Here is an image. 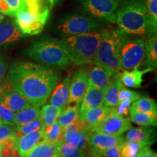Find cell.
<instances>
[{"label":"cell","mask_w":157,"mask_h":157,"mask_svg":"<svg viewBox=\"0 0 157 157\" xmlns=\"http://www.w3.org/2000/svg\"><path fill=\"white\" fill-rule=\"evenodd\" d=\"M154 68L148 67L144 70H139L138 68H133L132 71L124 70L121 73L119 72V78L121 84L130 88H139L143 82V76L144 74L151 71Z\"/></svg>","instance_id":"22"},{"label":"cell","mask_w":157,"mask_h":157,"mask_svg":"<svg viewBox=\"0 0 157 157\" xmlns=\"http://www.w3.org/2000/svg\"><path fill=\"white\" fill-rule=\"evenodd\" d=\"M43 139V128L39 130L25 133L21 136L17 137L16 149L19 153L20 156H25L29 151L36 146Z\"/></svg>","instance_id":"18"},{"label":"cell","mask_w":157,"mask_h":157,"mask_svg":"<svg viewBox=\"0 0 157 157\" xmlns=\"http://www.w3.org/2000/svg\"><path fill=\"white\" fill-rule=\"evenodd\" d=\"M0 102L15 113L32 105L26 98L12 89L7 81L0 87Z\"/></svg>","instance_id":"14"},{"label":"cell","mask_w":157,"mask_h":157,"mask_svg":"<svg viewBox=\"0 0 157 157\" xmlns=\"http://www.w3.org/2000/svg\"><path fill=\"white\" fill-rule=\"evenodd\" d=\"M124 138L103 133L93 132L90 134L88 143V157H101L102 152L106 149L122 144Z\"/></svg>","instance_id":"11"},{"label":"cell","mask_w":157,"mask_h":157,"mask_svg":"<svg viewBox=\"0 0 157 157\" xmlns=\"http://www.w3.org/2000/svg\"><path fill=\"white\" fill-rule=\"evenodd\" d=\"M140 98V93L137 92L133 91L124 88V87H121V89L119 91V101H123V100H130L132 101H135L138 98Z\"/></svg>","instance_id":"39"},{"label":"cell","mask_w":157,"mask_h":157,"mask_svg":"<svg viewBox=\"0 0 157 157\" xmlns=\"http://www.w3.org/2000/svg\"><path fill=\"white\" fill-rule=\"evenodd\" d=\"M122 87L119 78V72H115L111 76L106 88L104 90L103 105L113 109L117 107L119 102V91Z\"/></svg>","instance_id":"17"},{"label":"cell","mask_w":157,"mask_h":157,"mask_svg":"<svg viewBox=\"0 0 157 157\" xmlns=\"http://www.w3.org/2000/svg\"><path fill=\"white\" fill-rule=\"evenodd\" d=\"M44 3H46L47 5L50 6L51 8L54 7V5L58 2L59 0H42Z\"/></svg>","instance_id":"45"},{"label":"cell","mask_w":157,"mask_h":157,"mask_svg":"<svg viewBox=\"0 0 157 157\" xmlns=\"http://www.w3.org/2000/svg\"><path fill=\"white\" fill-rule=\"evenodd\" d=\"M2 157H21L16 148H2Z\"/></svg>","instance_id":"43"},{"label":"cell","mask_w":157,"mask_h":157,"mask_svg":"<svg viewBox=\"0 0 157 157\" xmlns=\"http://www.w3.org/2000/svg\"><path fill=\"white\" fill-rule=\"evenodd\" d=\"M63 111V109L54 106L51 104L43 105L42 109H41L40 117L42 119L44 127L50 126V125L56 122L59 116Z\"/></svg>","instance_id":"31"},{"label":"cell","mask_w":157,"mask_h":157,"mask_svg":"<svg viewBox=\"0 0 157 157\" xmlns=\"http://www.w3.org/2000/svg\"><path fill=\"white\" fill-rule=\"evenodd\" d=\"M4 16H5V15H4L2 13H1V12H0V23L2 22V21H3V19H4Z\"/></svg>","instance_id":"46"},{"label":"cell","mask_w":157,"mask_h":157,"mask_svg":"<svg viewBox=\"0 0 157 157\" xmlns=\"http://www.w3.org/2000/svg\"><path fill=\"white\" fill-rule=\"evenodd\" d=\"M15 130L14 125L5 123L0 124V142L10 137L15 136Z\"/></svg>","instance_id":"38"},{"label":"cell","mask_w":157,"mask_h":157,"mask_svg":"<svg viewBox=\"0 0 157 157\" xmlns=\"http://www.w3.org/2000/svg\"><path fill=\"white\" fill-rule=\"evenodd\" d=\"M15 113L12 110L6 106L5 104L0 102V119L5 124L14 125Z\"/></svg>","instance_id":"37"},{"label":"cell","mask_w":157,"mask_h":157,"mask_svg":"<svg viewBox=\"0 0 157 157\" xmlns=\"http://www.w3.org/2000/svg\"><path fill=\"white\" fill-rule=\"evenodd\" d=\"M59 157H88L87 150H82L63 142L58 144Z\"/></svg>","instance_id":"34"},{"label":"cell","mask_w":157,"mask_h":157,"mask_svg":"<svg viewBox=\"0 0 157 157\" xmlns=\"http://www.w3.org/2000/svg\"><path fill=\"white\" fill-rule=\"evenodd\" d=\"M89 71L82 68L74 73L70 81L69 97L68 103H80L88 86Z\"/></svg>","instance_id":"13"},{"label":"cell","mask_w":157,"mask_h":157,"mask_svg":"<svg viewBox=\"0 0 157 157\" xmlns=\"http://www.w3.org/2000/svg\"><path fill=\"white\" fill-rule=\"evenodd\" d=\"M7 81L14 91L40 107L58 84L59 74L46 65L16 61L11 65Z\"/></svg>","instance_id":"1"},{"label":"cell","mask_w":157,"mask_h":157,"mask_svg":"<svg viewBox=\"0 0 157 157\" xmlns=\"http://www.w3.org/2000/svg\"><path fill=\"white\" fill-rule=\"evenodd\" d=\"M40 107L31 105L30 106L21 110L17 113H15L14 124L15 126H19L28 123L38 118L40 116Z\"/></svg>","instance_id":"27"},{"label":"cell","mask_w":157,"mask_h":157,"mask_svg":"<svg viewBox=\"0 0 157 157\" xmlns=\"http://www.w3.org/2000/svg\"><path fill=\"white\" fill-rule=\"evenodd\" d=\"M144 64L148 67L156 68L157 66V37L153 34L146 41V56Z\"/></svg>","instance_id":"28"},{"label":"cell","mask_w":157,"mask_h":157,"mask_svg":"<svg viewBox=\"0 0 157 157\" xmlns=\"http://www.w3.org/2000/svg\"><path fill=\"white\" fill-rule=\"evenodd\" d=\"M44 127L43 121L40 116L36 119H34L33 121H29V122L24 124L19 125V126H15V136L18 137L25 133L33 132V131L39 130V129H42Z\"/></svg>","instance_id":"36"},{"label":"cell","mask_w":157,"mask_h":157,"mask_svg":"<svg viewBox=\"0 0 157 157\" xmlns=\"http://www.w3.org/2000/svg\"><path fill=\"white\" fill-rule=\"evenodd\" d=\"M103 24L98 20L84 15H74L63 19L57 26L58 31L65 37L98 30Z\"/></svg>","instance_id":"7"},{"label":"cell","mask_w":157,"mask_h":157,"mask_svg":"<svg viewBox=\"0 0 157 157\" xmlns=\"http://www.w3.org/2000/svg\"><path fill=\"white\" fill-rule=\"evenodd\" d=\"M148 17L151 34H156L157 30V0H144Z\"/></svg>","instance_id":"33"},{"label":"cell","mask_w":157,"mask_h":157,"mask_svg":"<svg viewBox=\"0 0 157 157\" xmlns=\"http://www.w3.org/2000/svg\"><path fill=\"white\" fill-rule=\"evenodd\" d=\"M107 29L98 30L65 37L60 42L69 58L71 62L77 65L92 63L98 44Z\"/></svg>","instance_id":"3"},{"label":"cell","mask_w":157,"mask_h":157,"mask_svg":"<svg viewBox=\"0 0 157 157\" xmlns=\"http://www.w3.org/2000/svg\"><path fill=\"white\" fill-rule=\"evenodd\" d=\"M125 34L143 36L151 34L144 0H127L116 13V23Z\"/></svg>","instance_id":"2"},{"label":"cell","mask_w":157,"mask_h":157,"mask_svg":"<svg viewBox=\"0 0 157 157\" xmlns=\"http://www.w3.org/2000/svg\"><path fill=\"white\" fill-rule=\"evenodd\" d=\"M133 101L130 100H123L119 102L117 106L114 108L115 111L121 116H127L130 112L131 104Z\"/></svg>","instance_id":"40"},{"label":"cell","mask_w":157,"mask_h":157,"mask_svg":"<svg viewBox=\"0 0 157 157\" xmlns=\"http://www.w3.org/2000/svg\"><path fill=\"white\" fill-rule=\"evenodd\" d=\"M15 21L8 19L0 24V48L18 42L24 36Z\"/></svg>","instance_id":"16"},{"label":"cell","mask_w":157,"mask_h":157,"mask_svg":"<svg viewBox=\"0 0 157 157\" xmlns=\"http://www.w3.org/2000/svg\"><path fill=\"white\" fill-rule=\"evenodd\" d=\"M64 129L58 121L50 126L43 127V139L50 143L60 144L64 142Z\"/></svg>","instance_id":"26"},{"label":"cell","mask_w":157,"mask_h":157,"mask_svg":"<svg viewBox=\"0 0 157 157\" xmlns=\"http://www.w3.org/2000/svg\"><path fill=\"white\" fill-rule=\"evenodd\" d=\"M130 121L143 127L157 125V113L130 111Z\"/></svg>","instance_id":"29"},{"label":"cell","mask_w":157,"mask_h":157,"mask_svg":"<svg viewBox=\"0 0 157 157\" xmlns=\"http://www.w3.org/2000/svg\"><path fill=\"white\" fill-rule=\"evenodd\" d=\"M113 72L111 70L95 65L91 68L88 76V85L105 90Z\"/></svg>","instance_id":"20"},{"label":"cell","mask_w":157,"mask_h":157,"mask_svg":"<svg viewBox=\"0 0 157 157\" xmlns=\"http://www.w3.org/2000/svg\"><path fill=\"white\" fill-rule=\"evenodd\" d=\"M126 34L119 28L113 30L107 29L98 44L92 63L111 70L113 73L120 72L119 55L121 44Z\"/></svg>","instance_id":"5"},{"label":"cell","mask_w":157,"mask_h":157,"mask_svg":"<svg viewBox=\"0 0 157 157\" xmlns=\"http://www.w3.org/2000/svg\"><path fill=\"white\" fill-rule=\"evenodd\" d=\"M145 146H146L133 141L124 140L121 146V156L137 157Z\"/></svg>","instance_id":"35"},{"label":"cell","mask_w":157,"mask_h":157,"mask_svg":"<svg viewBox=\"0 0 157 157\" xmlns=\"http://www.w3.org/2000/svg\"><path fill=\"white\" fill-rule=\"evenodd\" d=\"M130 111L137 112H148L157 113V104L156 101L149 97H142L134 102Z\"/></svg>","instance_id":"32"},{"label":"cell","mask_w":157,"mask_h":157,"mask_svg":"<svg viewBox=\"0 0 157 157\" xmlns=\"http://www.w3.org/2000/svg\"><path fill=\"white\" fill-rule=\"evenodd\" d=\"M146 56V41L138 37L125 35L119 55L121 70L139 68L144 61Z\"/></svg>","instance_id":"6"},{"label":"cell","mask_w":157,"mask_h":157,"mask_svg":"<svg viewBox=\"0 0 157 157\" xmlns=\"http://www.w3.org/2000/svg\"><path fill=\"white\" fill-rule=\"evenodd\" d=\"M3 122H2V120H1V119H0V124H2Z\"/></svg>","instance_id":"48"},{"label":"cell","mask_w":157,"mask_h":157,"mask_svg":"<svg viewBox=\"0 0 157 157\" xmlns=\"http://www.w3.org/2000/svg\"><path fill=\"white\" fill-rule=\"evenodd\" d=\"M92 132L83 122L77 120L64 129V143L82 150H87Z\"/></svg>","instance_id":"12"},{"label":"cell","mask_w":157,"mask_h":157,"mask_svg":"<svg viewBox=\"0 0 157 157\" xmlns=\"http://www.w3.org/2000/svg\"><path fill=\"white\" fill-rule=\"evenodd\" d=\"M121 145H118L109 148L102 152L101 157H121Z\"/></svg>","instance_id":"42"},{"label":"cell","mask_w":157,"mask_h":157,"mask_svg":"<svg viewBox=\"0 0 157 157\" xmlns=\"http://www.w3.org/2000/svg\"><path fill=\"white\" fill-rule=\"evenodd\" d=\"M132 127L129 119L124 118L116 112L114 109L96 127L94 132L121 136Z\"/></svg>","instance_id":"10"},{"label":"cell","mask_w":157,"mask_h":157,"mask_svg":"<svg viewBox=\"0 0 157 157\" xmlns=\"http://www.w3.org/2000/svg\"><path fill=\"white\" fill-rule=\"evenodd\" d=\"M0 157H2V147L0 146Z\"/></svg>","instance_id":"47"},{"label":"cell","mask_w":157,"mask_h":157,"mask_svg":"<svg viewBox=\"0 0 157 157\" xmlns=\"http://www.w3.org/2000/svg\"><path fill=\"white\" fill-rule=\"evenodd\" d=\"M82 5L93 16L111 23H116V13L120 0H82Z\"/></svg>","instance_id":"9"},{"label":"cell","mask_w":157,"mask_h":157,"mask_svg":"<svg viewBox=\"0 0 157 157\" xmlns=\"http://www.w3.org/2000/svg\"><path fill=\"white\" fill-rule=\"evenodd\" d=\"M50 12H35L28 8L15 15V23L23 34L36 35L44 29Z\"/></svg>","instance_id":"8"},{"label":"cell","mask_w":157,"mask_h":157,"mask_svg":"<svg viewBox=\"0 0 157 157\" xmlns=\"http://www.w3.org/2000/svg\"><path fill=\"white\" fill-rule=\"evenodd\" d=\"M103 98L104 90L98 89L93 86L88 85L86 93L82 98L78 113V120L82 121L84 113L88 110L103 105Z\"/></svg>","instance_id":"15"},{"label":"cell","mask_w":157,"mask_h":157,"mask_svg":"<svg viewBox=\"0 0 157 157\" xmlns=\"http://www.w3.org/2000/svg\"><path fill=\"white\" fill-rule=\"evenodd\" d=\"M71 75L66 76L60 83L56 85L50 98V103L54 106L63 109L68 104L69 97V86Z\"/></svg>","instance_id":"19"},{"label":"cell","mask_w":157,"mask_h":157,"mask_svg":"<svg viewBox=\"0 0 157 157\" xmlns=\"http://www.w3.org/2000/svg\"><path fill=\"white\" fill-rule=\"evenodd\" d=\"M126 140L133 141L146 146H150L155 142L154 132L151 128L148 127H131L127 130Z\"/></svg>","instance_id":"23"},{"label":"cell","mask_w":157,"mask_h":157,"mask_svg":"<svg viewBox=\"0 0 157 157\" xmlns=\"http://www.w3.org/2000/svg\"><path fill=\"white\" fill-rule=\"evenodd\" d=\"M137 157H157V154L149 146H145Z\"/></svg>","instance_id":"44"},{"label":"cell","mask_w":157,"mask_h":157,"mask_svg":"<svg viewBox=\"0 0 157 157\" xmlns=\"http://www.w3.org/2000/svg\"><path fill=\"white\" fill-rule=\"evenodd\" d=\"M22 157H59L58 144L42 140Z\"/></svg>","instance_id":"24"},{"label":"cell","mask_w":157,"mask_h":157,"mask_svg":"<svg viewBox=\"0 0 157 157\" xmlns=\"http://www.w3.org/2000/svg\"><path fill=\"white\" fill-rule=\"evenodd\" d=\"M7 63L5 58L0 55V87L3 85L7 82Z\"/></svg>","instance_id":"41"},{"label":"cell","mask_w":157,"mask_h":157,"mask_svg":"<svg viewBox=\"0 0 157 157\" xmlns=\"http://www.w3.org/2000/svg\"><path fill=\"white\" fill-rule=\"evenodd\" d=\"M113 109L102 105L95 109L88 110L84 113L82 122H83L92 132H94L96 127L113 111Z\"/></svg>","instance_id":"21"},{"label":"cell","mask_w":157,"mask_h":157,"mask_svg":"<svg viewBox=\"0 0 157 157\" xmlns=\"http://www.w3.org/2000/svg\"><path fill=\"white\" fill-rule=\"evenodd\" d=\"M25 54L35 61L48 66L63 68L71 63L60 39L52 37L36 40L26 49Z\"/></svg>","instance_id":"4"},{"label":"cell","mask_w":157,"mask_h":157,"mask_svg":"<svg viewBox=\"0 0 157 157\" xmlns=\"http://www.w3.org/2000/svg\"><path fill=\"white\" fill-rule=\"evenodd\" d=\"M25 0H0V12L4 15L13 17L26 9Z\"/></svg>","instance_id":"25"},{"label":"cell","mask_w":157,"mask_h":157,"mask_svg":"<svg viewBox=\"0 0 157 157\" xmlns=\"http://www.w3.org/2000/svg\"><path fill=\"white\" fill-rule=\"evenodd\" d=\"M79 104L76 103L74 106H68L67 109L63 110L59 116L57 121L63 129L68 125L78 120Z\"/></svg>","instance_id":"30"}]
</instances>
